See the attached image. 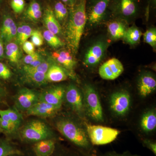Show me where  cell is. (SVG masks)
Instances as JSON below:
<instances>
[{
  "instance_id": "19",
  "label": "cell",
  "mask_w": 156,
  "mask_h": 156,
  "mask_svg": "<svg viewBox=\"0 0 156 156\" xmlns=\"http://www.w3.org/2000/svg\"><path fill=\"white\" fill-rule=\"evenodd\" d=\"M43 17V21L47 30L56 35L62 34L61 25L54 16L52 7L49 5L46 6L44 9Z\"/></svg>"
},
{
  "instance_id": "42",
  "label": "cell",
  "mask_w": 156,
  "mask_h": 156,
  "mask_svg": "<svg viewBox=\"0 0 156 156\" xmlns=\"http://www.w3.org/2000/svg\"><path fill=\"white\" fill-rule=\"evenodd\" d=\"M0 118H1V119H2L4 120V121H5V122H8L10 123V124H12V125H13V126H14V125H13V123H12V122H11V120H10L9 115H8L7 114V113L5 111V110H2L0 109ZM14 127H15V126H14Z\"/></svg>"
},
{
  "instance_id": "34",
  "label": "cell",
  "mask_w": 156,
  "mask_h": 156,
  "mask_svg": "<svg viewBox=\"0 0 156 156\" xmlns=\"http://www.w3.org/2000/svg\"><path fill=\"white\" fill-rule=\"evenodd\" d=\"M144 42L150 45L154 49L156 48V28L151 27L148 29L144 34Z\"/></svg>"
},
{
  "instance_id": "48",
  "label": "cell",
  "mask_w": 156,
  "mask_h": 156,
  "mask_svg": "<svg viewBox=\"0 0 156 156\" xmlns=\"http://www.w3.org/2000/svg\"><path fill=\"white\" fill-rule=\"evenodd\" d=\"M2 0H0V5H2Z\"/></svg>"
},
{
  "instance_id": "24",
  "label": "cell",
  "mask_w": 156,
  "mask_h": 156,
  "mask_svg": "<svg viewBox=\"0 0 156 156\" xmlns=\"http://www.w3.org/2000/svg\"><path fill=\"white\" fill-rule=\"evenodd\" d=\"M5 55L11 63H18L21 56L19 45L16 43L11 42L6 44Z\"/></svg>"
},
{
  "instance_id": "33",
  "label": "cell",
  "mask_w": 156,
  "mask_h": 156,
  "mask_svg": "<svg viewBox=\"0 0 156 156\" xmlns=\"http://www.w3.org/2000/svg\"><path fill=\"white\" fill-rule=\"evenodd\" d=\"M52 63L50 61L45 60L41 64L36 67H30L28 66L25 65L23 66V70L24 73L33 72H41L47 73Z\"/></svg>"
},
{
  "instance_id": "31",
  "label": "cell",
  "mask_w": 156,
  "mask_h": 156,
  "mask_svg": "<svg viewBox=\"0 0 156 156\" xmlns=\"http://www.w3.org/2000/svg\"><path fill=\"white\" fill-rule=\"evenodd\" d=\"M45 60L41 55L36 52L30 55H27L23 59V62L25 65L30 67L38 66L43 63Z\"/></svg>"
},
{
  "instance_id": "4",
  "label": "cell",
  "mask_w": 156,
  "mask_h": 156,
  "mask_svg": "<svg viewBox=\"0 0 156 156\" xmlns=\"http://www.w3.org/2000/svg\"><path fill=\"white\" fill-rule=\"evenodd\" d=\"M86 113L93 121H104L103 109L98 93L92 85H84L83 92Z\"/></svg>"
},
{
  "instance_id": "29",
  "label": "cell",
  "mask_w": 156,
  "mask_h": 156,
  "mask_svg": "<svg viewBox=\"0 0 156 156\" xmlns=\"http://www.w3.org/2000/svg\"><path fill=\"white\" fill-rule=\"evenodd\" d=\"M43 35L44 39L48 43V44L52 48H57L62 47L64 45L63 42L56 35L47 30L44 31Z\"/></svg>"
},
{
  "instance_id": "45",
  "label": "cell",
  "mask_w": 156,
  "mask_h": 156,
  "mask_svg": "<svg viewBox=\"0 0 156 156\" xmlns=\"http://www.w3.org/2000/svg\"><path fill=\"white\" fill-rule=\"evenodd\" d=\"M60 1L69 8H70L78 2V0H60Z\"/></svg>"
},
{
  "instance_id": "16",
  "label": "cell",
  "mask_w": 156,
  "mask_h": 156,
  "mask_svg": "<svg viewBox=\"0 0 156 156\" xmlns=\"http://www.w3.org/2000/svg\"><path fill=\"white\" fill-rule=\"evenodd\" d=\"M137 88L139 95L142 97L153 93L156 89V80L154 75L148 72L142 73L138 80Z\"/></svg>"
},
{
  "instance_id": "46",
  "label": "cell",
  "mask_w": 156,
  "mask_h": 156,
  "mask_svg": "<svg viewBox=\"0 0 156 156\" xmlns=\"http://www.w3.org/2000/svg\"><path fill=\"white\" fill-rule=\"evenodd\" d=\"M103 156H136L133 155H131V154L127 153H123L122 154H117L116 153H108L106 154L105 155Z\"/></svg>"
},
{
  "instance_id": "32",
  "label": "cell",
  "mask_w": 156,
  "mask_h": 156,
  "mask_svg": "<svg viewBox=\"0 0 156 156\" xmlns=\"http://www.w3.org/2000/svg\"><path fill=\"white\" fill-rule=\"evenodd\" d=\"M5 110L17 130L22 122L23 118L21 114L15 108H10Z\"/></svg>"
},
{
  "instance_id": "18",
  "label": "cell",
  "mask_w": 156,
  "mask_h": 156,
  "mask_svg": "<svg viewBox=\"0 0 156 156\" xmlns=\"http://www.w3.org/2000/svg\"><path fill=\"white\" fill-rule=\"evenodd\" d=\"M52 57L59 64L58 65L66 70L70 75H71L72 72L76 66V62L69 52L62 50L54 52L52 54Z\"/></svg>"
},
{
  "instance_id": "40",
  "label": "cell",
  "mask_w": 156,
  "mask_h": 156,
  "mask_svg": "<svg viewBox=\"0 0 156 156\" xmlns=\"http://www.w3.org/2000/svg\"><path fill=\"white\" fill-rule=\"evenodd\" d=\"M142 143L144 146L151 151L155 155L156 154V142L148 139H144L143 140Z\"/></svg>"
},
{
  "instance_id": "23",
  "label": "cell",
  "mask_w": 156,
  "mask_h": 156,
  "mask_svg": "<svg viewBox=\"0 0 156 156\" xmlns=\"http://www.w3.org/2000/svg\"><path fill=\"white\" fill-rule=\"evenodd\" d=\"M140 127L144 132H151L156 128V113L155 110L151 109L145 112L141 117Z\"/></svg>"
},
{
  "instance_id": "1",
  "label": "cell",
  "mask_w": 156,
  "mask_h": 156,
  "mask_svg": "<svg viewBox=\"0 0 156 156\" xmlns=\"http://www.w3.org/2000/svg\"><path fill=\"white\" fill-rule=\"evenodd\" d=\"M86 2L87 0H78L74 5L69 8L66 37L69 47L73 53L77 52L87 23Z\"/></svg>"
},
{
  "instance_id": "41",
  "label": "cell",
  "mask_w": 156,
  "mask_h": 156,
  "mask_svg": "<svg viewBox=\"0 0 156 156\" xmlns=\"http://www.w3.org/2000/svg\"><path fill=\"white\" fill-rule=\"evenodd\" d=\"M33 156H36L33 153ZM50 156H86L85 155H79L77 154H71L70 153L68 152H57V150H56V147L55 149V150L54 151L53 154Z\"/></svg>"
},
{
  "instance_id": "21",
  "label": "cell",
  "mask_w": 156,
  "mask_h": 156,
  "mask_svg": "<svg viewBox=\"0 0 156 156\" xmlns=\"http://www.w3.org/2000/svg\"><path fill=\"white\" fill-rule=\"evenodd\" d=\"M69 76L70 75L66 70L55 63L51 64L46 73L47 81L54 83L66 80Z\"/></svg>"
},
{
  "instance_id": "30",
  "label": "cell",
  "mask_w": 156,
  "mask_h": 156,
  "mask_svg": "<svg viewBox=\"0 0 156 156\" xmlns=\"http://www.w3.org/2000/svg\"><path fill=\"white\" fill-rule=\"evenodd\" d=\"M28 80L37 85H42L47 83L46 73L41 72H33L24 73Z\"/></svg>"
},
{
  "instance_id": "43",
  "label": "cell",
  "mask_w": 156,
  "mask_h": 156,
  "mask_svg": "<svg viewBox=\"0 0 156 156\" xmlns=\"http://www.w3.org/2000/svg\"><path fill=\"white\" fill-rule=\"evenodd\" d=\"M6 91L3 85L0 82V104L3 103L6 97Z\"/></svg>"
},
{
  "instance_id": "39",
  "label": "cell",
  "mask_w": 156,
  "mask_h": 156,
  "mask_svg": "<svg viewBox=\"0 0 156 156\" xmlns=\"http://www.w3.org/2000/svg\"><path fill=\"white\" fill-rule=\"evenodd\" d=\"M23 51L27 55H30L35 53V46L31 42L26 41L22 45Z\"/></svg>"
},
{
  "instance_id": "22",
  "label": "cell",
  "mask_w": 156,
  "mask_h": 156,
  "mask_svg": "<svg viewBox=\"0 0 156 156\" xmlns=\"http://www.w3.org/2000/svg\"><path fill=\"white\" fill-rule=\"evenodd\" d=\"M122 20H117L109 23L108 26V32L110 38L116 41L123 38L127 28Z\"/></svg>"
},
{
  "instance_id": "14",
  "label": "cell",
  "mask_w": 156,
  "mask_h": 156,
  "mask_svg": "<svg viewBox=\"0 0 156 156\" xmlns=\"http://www.w3.org/2000/svg\"><path fill=\"white\" fill-rule=\"evenodd\" d=\"M65 92L66 88L63 86H53L40 94L39 100L61 107Z\"/></svg>"
},
{
  "instance_id": "13",
  "label": "cell",
  "mask_w": 156,
  "mask_h": 156,
  "mask_svg": "<svg viewBox=\"0 0 156 156\" xmlns=\"http://www.w3.org/2000/svg\"><path fill=\"white\" fill-rule=\"evenodd\" d=\"M17 26L13 17L8 12H4L0 27V37L4 44L11 42L16 37Z\"/></svg>"
},
{
  "instance_id": "9",
  "label": "cell",
  "mask_w": 156,
  "mask_h": 156,
  "mask_svg": "<svg viewBox=\"0 0 156 156\" xmlns=\"http://www.w3.org/2000/svg\"><path fill=\"white\" fill-rule=\"evenodd\" d=\"M131 105V96L127 91H117L111 96L110 108L117 115L123 116L126 114L129 111Z\"/></svg>"
},
{
  "instance_id": "17",
  "label": "cell",
  "mask_w": 156,
  "mask_h": 156,
  "mask_svg": "<svg viewBox=\"0 0 156 156\" xmlns=\"http://www.w3.org/2000/svg\"><path fill=\"white\" fill-rule=\"evenodd\" d=\"M56 144L54 138L41 140L32 144V152L36 156H50L54 153Z\"/></svg>"
},
{
  "instance_id": "27",
  "label": "cell",
  "mask_w": 156,
  "mask_h": 156,
  "mask_svg": "<svg viewBox=\"0 0 156 156\" xmlns=\"http://www.w3.org/2000/svg\"><path fill=\"white\" fill-rule=\"evenodd\" d=\"M33 30L31 27L27 24H22L17 28L16 42L19 46H22L23 43L30 37Z\"/></svg>"
},
{
  "instance_id": "47",
  "label": "cell",
  "mask_w": 156,
  "mask_h": 156,
  "mask_svg": "<svg viewBox=\"0 0 156 156\" xmlns=\"http://www.w3.org/2000/svg\"><path fill=\"white\" fill-rule=\"evenodd\" d=\"M1 132H2V128H1V126H0V133Z\"/></svg>"
},
{
  "instance_id": "35",
  "label": "cell",
  "mask_w": 156,
  "mask_h": 156,
  "mask_svg": "<svg viewBox=\"0 0 156 156\" xmlns=\"http://www.w3.org/2000/svg\"><path fill=\"white\" fill-rule=\"evenodd\" d=\"M10 5L14 13L20 14L25 10L26 2L24 0H10Z\"/></svg>"
},
{
  "instance_id": "3",
  "label": "cell",
  "mask_w": 156,
  "mask_h": 156,
  "mask_svg": "<svg viewBox=\"0 0 156 156\" xmlns=\"http://www.w3.org/2000/svg\"><path fill=\"white\" fill-rule=\"evenodd\" d=\"M53 131L48 125L39 120L27 123L20 134L21 140L32 144L44 140L53 139Z\"/></svg>"
},
{
  "instance_id": "10",
  "label": "cell",
  "mask_w": 156,
  "mask_h": 156,
  "mask_svg": "<svg viewBox=\"0 0 156 156\" xmlns=\"http://www.w3.org/2000/svg\"><path fill=\"white\" fill-rule=\"evenodd\" d=\"M108 45V43L102 40L94 43L85 53L84 65L88 67H93L99 64L104 56Z\"/></svg>"
},
{
  "instance_id": "11",
  "label": "cell",
  "mask_w": 156,
  "mask_h": 156,
  "mask_svg": "<svg viewBox=\"0 0 156 156\" xmlns=\"http://www.w3.org/2000/svg\"><path fill=\"white\" fill-rule=\"evenodd\" d=\"M40 93L32 89L23 88L20 90L15 97L17 110L27 111L39 100Z\"/></svg>"
},
{
  "instance_id": "5",
  "label": "cell",
  "mask_w": 156,
  "mask_h": 156,
  "mask_svg": "<svg viewBox=\"0 0 156 156\" xmlns=\"http://www.w3.org/2000/svg\"><path fill=\"white\" fill-rule=\"evenodd\" d=\"M141 0H112L109 13L122 20L133 19L141 11Z\"/></svg>"
},
{
  "instance_id": "37",
  "label": "cell",
  "mask_w": 156,
  "mask_h": 156,
  "mask_svg": "<svg viewBox=\"0 0 156 156\" xmlns=\"http://www.w3.org/2000/svg\"><path fill=\"white\" fill-rule=\"evenodd\" d=\"M12 76V72L7 65L0 61V79L8 80Z\"/></svg>"
},
{
  "instance_id": "2",
  "label": "cell",
  "mask_w": 156,
  "mask_h": 156,
  "mask_svg": "<svg viewBox=\"0 0 156 156\" xmlns=\"http://www.w3.org/2000/svg\"><path fill=\"white\" fill-rule=\"evenodd\" d=\"M56 126L59 133L77 147L86 151L92 149L87 132L75 122L62 119L56 122Z\"/></svg>"
},
{
  "instance_id": "26",
  "label": "cell",
  "mask_w": 156,
  "mask_h": 156,
  "mask_svg": "<svg viewBox=\"0 0 156 156\" xmlns=\"http://www.w3.org/2000/svg\"><path fill=\"white\" fill-rule=\"evenodd\" d=\"M53 9V14L60 25L66 22L69 14V7L60 0L56 1Z\"/></svg>"
},
{
  "instance_id": "6",
  "label": "cell",
  "mask_w": 156,
  "mask_h": 156,
  "mask_svg": "<svg viewBox=\"0 0 156 156\" xmlns=\"http://www.w3.org/2000/svg\"><path fill=\"white\" fill-rule=\"evenodd\" d=\"M86 132L92 145H102L108 144L116 139L120 131L110 127L87 125Z\"/></svg>"
},
{
  "instance_id": "44",
  "label": "cell",
  "mask_w": 156,
  "mask_h": 156,
  "mask_svg": "<svg viewBox=\"0 0 156 156\" xmlns=\"http://www.w3.org/2000/svg\"><path fill=\"white\" fill-rule=\"evenodd\" d=\"M4 42H3L2 38L0 37V61L4 58L5 56V46H4Z\"/></svg>"
},
{
  "instance_id": "12",
  "label": "cell",
  "mask_w": 156,
  "mask_h": 156,
  "mask_svg": "<svg viewBox=\"0 0 156 156\" xmlns=\"http://www.w3.org/2000/svg\"><path fill=\"white\" fill-rule=\"evenodd\" d=\"M123 71L124 66L121 61L116 58H113L100 66L98 73L104 80H112L119 77Z\"/></svg>"
},
{
  "instance_id": "25",
  "label": "cell",
  "mask_w": 156,
  "mask_h": 156,
  "mask_svg": "<svg viewBox=\"0 0 156 156\" xmlns=\"http://www.w3.org/2000/svg\"><path fill=\"white\" fill-rule=\"evenodd\" d=\"M23 151L7 140L0 138V156L21 155Z\"/></svg>"
},
{
  "instance_id": "20",
  "label": "cell",
  "mask_w": 156,
  "mask_h": 156,
  "mask_svg": "<svg viewBox=\"0 0 156 156\" xmlns=\"http://www.w3.org/2000/svg\"><path fill=\"white\" fill-rule=\"evenodd\" d=\"M44 11L41 3L38 1L31 0L23 11V15L26 19L32 22H36L43 17Z\"/></svg>"
},
{
  "instance_id": "38",
  "label": "cell",
  "mask_w": 156,
  "mask_h": 156,
  "mask_svg": "<svg viewBox=\"0 0 156 156\" xmlns=\"http://www.w3.org/2000/svg\"><path fill=\"white\" fill-rule=\"evenodd\" d=\"M0 126L2 132H6L7 134H12V132L17 130L15 127L12 124L5 122L0 118Z\"/></svg>"
},
{
  "instance_id": "36",
  "label": "cell",
  "mask_w": 156,
  "mask_h": 156,
  "mask_svg": "<svg viewBox=\"0 0 156 156\" xmlns=\"http://www.w3.org/2000/svg\"><path fill=\"white\" fill-rule=\"evenodd\" d=\"M32 43L35 46L40 47L43 45L44 38L41 32L38 30H34L33 31L30 37Z\"/></svg>"
},
{
  "instance_id": "8",
  "label": "cell",
  "mask_w": 156,
  "mask_h": 156,
  "mask_svg": "<svg viewBox=\"0 0 156 156\" xmlns=\"http://www.w3.org/2000/svg\"><path fill=\"white\" fill-rule=\"evenodd\" d=\"M66 102L75 112L80 116L86 113L83 92L74 84H70L66 89L65 98Z\"/></svg>"
},
{
  "instance_id": "49",
  "label": "cell",
  "mask_w": 156,
  "mask_h": 156,
  "mask_svg": "<svg viewBox=\"0 0 156 156\" xmlns=\"http://www.w3.org/2000/svg\"><path fill=\"white\" fill-rule=\"evenodd\" d=\"M20 156V155H11V156Z\"/></svg>"
},
{
  "instance_id": "28",
  "label": "cell",
  "mask_w": 156,
  "mask_h": 156,
  "mask_svg": "<svg viewBox=\"0 0 156 156\" xmlns=\"http://www.w3.org/2000/svg\"><path fill=\"white\" fill-rule=\"evenodd\" d=\"M142 35L141 31L133 26L127 29L123 39L129 44L135 45L139 43Z\"/></svg>"
},
{
  "instance_id": "15",
  "label": "cell",
  "mask_w": 156,
  "mask_h": 156,
  "mask_svg": "<svg viewBox=\"0 0 156 156\" xmlns=\"http://www.w3.org/2000/svg\"><path fill=\"white\" fill-rule=\"evenodd\" d=\"M60 108L61 107L39 100L26 112L27 114L29 116H35L41 118H49L56 115Z\"/></svg>"
},
{
  "instance_id": "7",
  "label": "cell",
  "mask_w": 156,
  "mask_h": 156,
  "mask_svg": "<svg viewBox=\"0 0 156 156\" xmlns=\"http://www.w3.org/2000/svg\"><path fill=\"white\" fill-rule=\"evenodd\" d=\"M112 0H87V22L91 26L98 25L109 13Z\"/></svg>"
}]
</instances>
